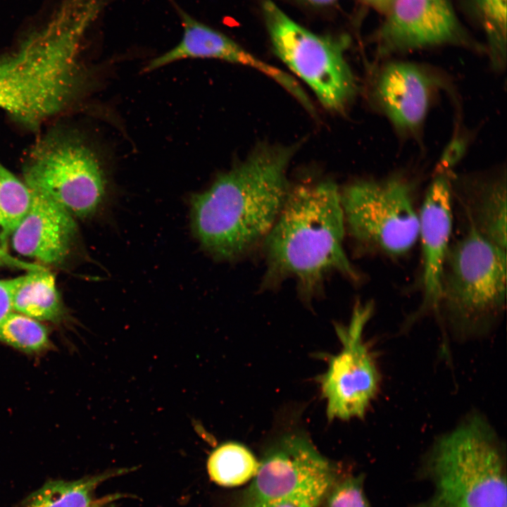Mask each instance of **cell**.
<instances>
[{
    "instance_id": "4",
    "label": "cell",
    "mask_w": 507,
    "mask_h": 507,
    "mask_svg": "<svg viewBox=\"0 0 507 507\" xmlns=\"http://www.w3.org/2000/svg\"><path fill=\"white\" fill-rule=\"evenodd\" d=\"M418 475L433 493L411 507H507L505 451L480 418L440 438Z\"/></svg>"
},
{
    "instance_id": "3",
    "label": "cell",
    "mask_w": 507,
    "mask_h": 507,
    "mask_svg": "<svg viewBox=\"0 0 507 507\" xmlns=\"http://www.w3.org/2000/svg\"><path fill=\"white\" fill-rule=\"evenodd\" d=\"M80 39L49 33L0 58V108L35 129L64 111L85 83L79 62Z\"/></svg>"
},
{
    "instance_id": "13",
    "label": "cell",
    "mask_w": 507,
    "mask_h": 507,
    "mask_svg": "<svg viewBox=\"0 0 507 507\" xmlns=\"http://www.w3.org/2000/svg\"><path fill=\"white\" fill-rule=\"evenodd\" d=\"M182 23L183 33L179 43L153 58L145 66L150 72L187 58H213L255 69L280 84L299 102L307 95L298 82L283 70L256 57L221 32L199 21L172 1Z\"/></svg>"
},
{
    "instance_id": "21",
    "label": "cell",
    "mask_w": 507,
    "mask_h": 507,
    "mask_svg": "<svg viewBox=\"0 0 507 507\" xmlns=\"http://www.w3.org/2000/svg\"><path fill=\"white\" fill-rule=\"evenodd\" d=\"M483 29L492 68L502 71L506 64L507 0H468Z\"/></svg>"
},
{
    "instance_id": "12",
    "label": "cell",
    "mask_w": 507,
    "mask_h": 507,
    "mask_svg": "<svg viewBox=\"0 0 507 507\" xmlns=\"http://www.w3.org/2000/svg\"><path fill=\"white\" fill-rule=\"evenodd\" d=\"M441 85L440 77L423 65L392 61L375 73L371 97L397 132L417 136Z\"/></svg>"
},
{
    "instance_id": "18",
    "label": "cell",
    "mask_w": 507,
    "mask_h": 507,
    "mask_svg": "<svg viewBox=\"0 0 507 507\" xmlns=\"http://www.w3.org/2000/svg\"><path fill=\"white\" fill-rule=\"evenodd\" d=\"M12 308L38 321L58 320L63 314V305L54 275L43 268L18 277Z\"/></svg>"
},
{
    "instance_id": "19",
    "label": "cell",
    "mask_w": 507,
    "mask_h": 507,
    "mask_svg": "<svg viewBox=\"0 0 507 507\" xmlns=\"http://www.w3.org/2000/svg\"><path fill=\"white\" fill-rule=\"evenodd\" d=\"M259 467L252 452L237 442H226L211 453L207 462L210 477L225 487L246 483L256 475Z\"/></svg>"
},
{
    "instance_id": "25",
    "label": "cell",
    "mask_w": 507,
    "mask_h": 507,
    "mask_svg": "<svg viewBox=\"0 0 507 507\" xmlns=\"http://www.w3.org/2000/svg\"><path fill=\"white\" fill-rule=\"evenodd\" d=\"M467 147V141L462 136H455L446 146L439 160L437 173H448L463 156Z\"/></svg>"
},
{
    "instance_id": "22",
    "label": "cell",
    "mask_w": 507,
    "mask_h": 507,
    "mask_svg": "<svg viewBox=\"0 0 507 507\" xmlns=\"http://www.w3.org/2000/svg\"><path fill=\"white\" fill-rule=\"evenodd\" d=\"M0 341L28 353L50 346L46 328L38 320L15 311L0 322Z\"/></svg>"
},
{
    "instance_id": "29",
    "label": "cell",
    "mask_w": 507,
    "mask_h": 507,
    "mask_svg": "<svg viewBox=\"0 0 507 507\" xmlns=\"http://www.w3.org/2000/svg\"><path fill=\"white\" fill-rule=\"evenodd\" d=\"M308 4L315 6H325L332 4L337 0H303Z\"/></svg>"
},
{
    "instance_id": "10",
    "label": "cell",
    "mask_w": 507,
    "mask_h": 507,
    "mask_svg": "<svg viewBox=\"0 0 507 507\" xmlns=\"http://www.w3.org/2000/svg\"><path fill=\"white\" fill-rule=\"evenodd\" d=\"M375 34L382 56L454 45L480 50L450 0H392Z\"/></svg>"
},
{
    "instance_id": "20",
    "label": "cell",
    "mask_w": 507,
    "mask_h": 507,
    "mask_svg": "<svg viewBox=\"0 0 507 507\" xmlns=\"http://www.w3.org/2000/svg\"><path fill=\"white\" fill-rule=\"evenodd\" d=\"M32 189L0 163V242L7 249L11 236L27 212Z\"/></svg>"
},
{
    "instance_id": "27",
    "label": "cell",
    "mask_w": 507,
    "mask_h": 507,
    "mask_svg": "<svg viewBox=\"0 0 507 507\" xmlns=\"http://www.w3.org/2000/svg\"><path fill=\"white\" fill-rule=\"evenodd\" d=\"M0 260L4 262L6 265L14 267L20 269H24L28 271L41 270L45 268L44 266L21 261L10 254L7 249H4L0 242Z\"/></svg>"
},
{
    "instance_id": "11",
    "label": "cell",
    "mask_w": 507,
    "mask_h": 507,
    "mask_svg": "<svg viewBox=\"0 0 507 507\" xmlns=\"http://www.w3.org/2000/svg\"><path fill=\"white\" fill-rule=\"evenodd\" d=\"M339 470L306 434H285L265 451L238 507H270L315 480Z\"/></svg>"
},
{
    "instance_id": "14",
    "label": "cell",
    "mask_w": 507,
    "mask_h": 507,
    "mask_svg": "<svg viewBox=\"0 0 507 507\" xmlns=\"http://www.w3.org/2000/svg\"><path fill=\"white\" fill-rule=\"evenodd\" d=\"M450 173H437L419 212L423 254V302L418 313L437 310L442 275L453 226Z\"/></svg>"
},
{
    "instance_id": "16",
    "label": "cell",
    "mask_w": 507,
    "mask_h": 507,
    "mask_svg": "<svg viewBox=\"0 0 507 507\" xmlns=\"http://www.w3.org/2000/svg\"><path fill=\"white\" fill-rule=\"evenodd\" d=\"M451 181L468 220V227L506 249V177L498 175L468 177Z\"/></svg>"
},
{
    "instance_id": "9",
    "label": "cell",
    "mask_w": 507,
    "mask_h": 507,
    "mask_svg": "<svg viewBox=\"0 0 507 507\" xmlns=\"http://www.w3.org/2000/svg\"><path fill=\"white\" fill-rule=\"evenodd\" d=\"M373 311L371 303H356L349 323L335 325L342 349L330 356L327 371L319 381L330 420L364 417L379 392L380 373L364 339Z\"/></svg>"
},
{
    "instance_id": "15",
    "label": "cell",
    "mask_w": 507,
    "mask_h": 507,
    "mask_svg": "<svg viewBox=\"0 0 507 507\" xmlns=\"http://www.w3.org/2000/svg\"><path fill=\"white\" fill-rule=\"evenodd\" d=\"M73 217L52 200L32 191L30 206L11 236L13 249L45 264H60L69 254L77 233Z\"/></svg>"
},
{
    "instance_id": "24",
    "label": "cell",
    "mask_w": 507,
    "mask_h": 507,
    "mask_svg": "<svg viewBox=\"0 0 507 507\" xmlns=\"http://www.w3.org/2000/svg\"><path fill=\"white\" fill-rule=\"evenodd\" d=\"M341 469L308 483L270 507H318Z\"/></svg>"
},
{
    "instance_id": "23",
    "label": "cell",
    "mask_w": 507,
    "mask_h": 507,
    "mask_svg": "<svg viewBox=\"0 0 507 507\" xmlns=\"http://www.w3.org/2000/svg\"><path fill=\"white\" fill-rule=\"evenodd\" d=\"M365 474L339 475L327 492L324 507H372L364 491Z\"/></svg>"
},
{
    "instance_id": "1",
    "label": "cell",
    "mask_w": 507,
    "mask_h": 507,
    "mask_svg": "<svg viewBox=\"0 0 507 507\" xmlns=\"http://www.w3.org/2000/svg\"><path fill=\"white\" fill-rule=\"evenodd\" d=\"M293 149L258 147L191 198L192 223L201 246L214 257L233 260L263 243L284 203Z\"/></svg>"
},
{
    "instance_id": "17",
    "label": "cell",
    "mask_w": 507,
    "mask_h": 507,
    "mask_svg": "<svg viewBox=\"0 0 507 507\" xmlns=\"http://www.w3.org/2000/svg\"><path fill=\"white\" fill-rule=\"evenodd\" d=\"M125 472V469H122L77 480L49 481L30 495L23 507H104L120 495L94 500L95 489L106 480Z\"/></svg>"
},
{
    "instance_id": "6",
    "label": "cell",
    "mask_w": 507,
    "mask_h": 507,
    "mask_svg": "<svg viewBox=\"0 0 507 507\" xmlns=\"http://www.w3.org/2000/svg\"><path fill=\"white\" fill-rule=\"evenodd\" d=\"M340 199L346 231L365 249L400 256L418 239L412 185L400 175L356 181L340 191Z\"/></svg>"
},
{
    "instance_id": "7",
    "label": "cell",
    "mask_w": 507,
    "mask_h": 507,
    "mask_svg": "<svg viewBox=\"0 0 507 507\" xmlns=\"http://www.w3.org/2000/svg\"><path fill=\"white\" fill-rule=\"evenodd\" d=\"M506 297V249L468 227L447 252L438 308L463 323H475L501 313Z\"/></svg>"
},
{
    "instance_id": "26",
    "label": "cell",
    "mask_w": 507,
    "mask_h": 507,
    "mask_svg": "<svg viewBox=\"0 0 507 507\" xmlns=\"http://www.w3.org/2000/svg\"><path fill=\"white\" fill-rule=\"evenodd\" d=\"M18 282V277L0 280V322L11 311L13 292Z\"/></svg>"
},
{
    "instance_id": "28",
    "label": "cell",
    "mask_w": 507,
    "mask_h": 507,
    "mask_svg": "<svg viewBox=\"0 0 507 507\" xmlns=\"http://www.w3.org/2000/svg\"><path fill=\"white\" fill-rule=\"evenodd\" d=\"M368 5L375 8L377 10L383 11L387 9L388 4L386 0H362Z\"/></svg>"
},
{
    "instance_id": "2",
    "label": "cell",
    "mask_w": 507,
    "mask_h": 507,
    "mask_svg": "<svg viewBox=\"0 0 507 507\" xmlns=\"http://www.w3.org/2000/svg\"><path fill=\"white\" fill-rule=\"evenodd\" d=\"M346 232L340 190L330 181L289 187L282 210L263 242L265 287L292 278L310 300L332 273L359 275L344 249Z\"/></svg>"
},
{
    "instance_id": "30",
    "label": "cell",
    "mask_w": 507,
    "mask_h": 507,
    "mask_svg": "<svg viewBox=\"0 0 507 507\" xmlns=\"http://www.w3.org/2000/svg\"><path fill=\"white\" fill-rule=\"evenodd\" d=\"M386 1H387V4H388V7H389V4H390V3H391V1H392V0H386Z\"/></svg>"
},
{
    "instance_id": "8",
    "label": "cell",
    "mask_w": 507,
    "mask_h": 507,
    "mask_svg": "<svg viewBox=\"0 0 507 507\" xmlns=\"http://www.w3.org/2000/svg\"><path fill=\"white\" fill-rule=\"evenodd\" d=\"M24 182L73 216L93 215L106 193V179L96 154L74 135H51L32 150Z\"/></svg>"
},
{
    "instance_id": "5",
    "label": "cell",
    "mask_w": 507,
    "mask_h": 507,
    "mask_svg": "<svg viewBox=\"0 0 507 507\" xmlns=\"http://www.w3.org/2000/svg\"><path fill=\"white\" fill-rule=\"evenodd\" d=\"M263 11L277 56L314 92L327 108L343 111L356 92L355 77L344 56L348 39L318 35L289 18L271 0Z\"/></svg>"
},
{
    "instance_id": "31",
    "label": "cell",
    "mask_w": 507,
    "mask_h": 507,
    "mask_svg": "<svg viewBox=\"0 0 507 507\" xmlns=\"http://www.w3.org/2000/svg\"><path fill=\"white\" fill-rule=\"evenodd\" d=\"M2 265H5V264L4 263V262L0 260V266H1Z\"/></svg>"
}]
</instances>
